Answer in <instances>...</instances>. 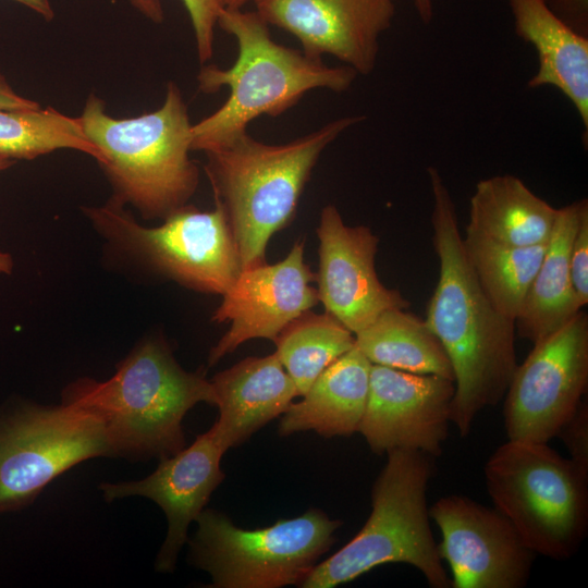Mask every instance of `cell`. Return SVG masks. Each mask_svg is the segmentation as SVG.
<instances>
[{"mask_svg":"<svg viewBox=\"0 0 588 588\" xmlns=\"http://www.w3.org/2000/svg\"><path fill=\"white\" fill-rule=\"evenodd\" d=\"M428 175L432 244L440 268L425 321L450 359L455 383L451 422L466 437L477 415L505 395L517 367L516 327L492 305L473 271L441 174L429 167Z\"/></svg>","mask_w":588,"mask_h":588,"instance_id":"obj_1","label":"cell"},{"mask_svg":"<svg viewBox=\"0 0 588 588\" xmlns=\"http://www.w3.org/2000/svg\"><path fill=\"white\" fill-rule=\"evenodd\" d=\"M95 413L112 456L130 461L169 457L185 448L182 421L198 403L216 405L210 381L184 370L162 339L140 342L105 381L70 383L62 401Z\"/></svg>","mask_w":588,"mask_h":588,"instance_id":"obj_2","label":"cell"},{"mask_svg":"<svg viewBox=\"0 0 588 588\" xmlns=\"http://www.w3.org/2000/svg\"><path fill=\"white\" fill-rule=\"evenodd\" d=\"M217 25L235 38L237 57L228 69L200 68L199 91L212 94L226 86L230 94L218 110L193 124L192 150L219 147L247 131L260 115L283 114L314 89L346 91L358 75L350 66H329L322 59L274 41L256 11L221 10Z\"/></svg>","mask_w":588,"mask_h":588,"instance_id":"obj_3","label":"cell"},{"mask_svg":"<svg viewBox=\"0 0 588 588\" xmlns=\"http://www.w3.org/2000/svg\"><path fill=\"white\" fill-rule=\"evenodd\" d=\"M363 120V115L342 117L283 144H267L244 131L204 151L215 205L229 221L242 270L266 262L270 237L294 218L323 150Z\"/></svg>","mask_w":588,"mask_h":588,"instance_id":"obj_4","label":"cell"},{"mask_svg":"<svg viewBox=\"0 0 588 588\" xmlns=\"http://www.w3.org/2000/svg\"><path fill=\"white\" fill-rule=\"evenodd\" d=\"M78 118L102 155L98 164L112 186V199L133 206L147 220L164 219L188 205L199 168L189 157L193 124L174 82L167 84L155 111L118 119L90 93Z\"/></svg>","mask_w":588,"mask_h":588,"instance_id":"obj_5","label":"cell"},{"mask_svg":"<svg viewBox=\"0 0 588 588\" xmlns=\"http://www.w3.org/2000/svg\"><path fill=\"white\" fill-rule=\"evenodd\" d=\"M371 491V513L358 534L315 565L303 588H332L387 563L418 569L432 588L452 587L430 527L427 491L432 456L392 450Z\"/></svg>","mask_w":588,"mask_h":588,"instance_id":"obj_6","label":"cell"},{"mask_svg":"<svg viewBox=\"0 0 588 588\" xmlns=\"http://www.w3.org/2000/svg\"><path fill=\"white\" fill-rule=\"evenodd\" d=\"M494 509L536 554L566 560L585 539L588 473L548 443L509 440L485 465Z\"/></svg>","mask_w":588,"mask_h":588,"instance_id":"obj_7","label":"cell"},{"mask_svg":"<svg viewBox=\"0 0 588 588\" xmlns=\"http://www.w3.org/2000/svg\"><path fill=\"white\" fill-rule=\"evenodd\" d=\"M189 543L191 563L211 576L213 588L298 585L334 543L341 520L310 509L258 529L236 527L224 514L203 510Z\"/></svg>","mask_w":588,"mask_h":588,"instance_id":"obj_8","label":"cell"},{"mask_svg":"<svg viewBox=\"0 0 588 588\" xmlns=\"http://www.w3.org/2000/svg\"><path fill=\"white\" fill-rule=\"evenodd\" d=\"M83 210L118 250L193 290L222 296L242 271L231 226L218 205L211 211L186 205L152 228L139 224L112 198Z\"/></svg>","mask_w":588,"mask_h":588,"instance_id":"obj_9","label":"cell"},{"mask_svg":"<svg viewBox=\"0 0 588 588\" xmlns=\"http://www.w3.org/2000/svg\"><path fill=\"white\" fill-rule=\"evenodd\" d=\"M110 456L102 420L73 404L22 403L0 414V514L29 504L58 476Z\"/></svg>","mask_w":588,"mask_h":588,"instance_id":"obj_10","label":"cell"},{"mask_svg":"<svg viewBox=\"0 0 588 588\" xmlns=\"http://www.w3.org/2000/svg\"><path fill=\"white\" fill-rule=\"evenodd\" d=\"M588 384V315L534 343L504 395L509 440L548 443L583 401Z\"/></svg>","mask_w":588,"mask_h":588,"instance_id":"obj_11","label":"cell"},{"mask_svg":"<svg viewBox=\"0 0 588 588\" xmlns=\"http://www.w3.org/2000/svg\"><path fill=\"white\" fill-rule=\"evenodd\" d=\"M429 515L442 536L438 549L453 588L526 586L536 553L498 510L452 494L434 502Z\"/></svg>","mask_w":588,"mask_h":588,"instance_id":"obj_12","label":"cell"},{"mask_svg":"<svg viewBox=\"0 0 588 588\" xmlns=\"http://www.w3.org/2000/svg\"><path fill=\"white\" fill-rule=\"evenodd\" d=\"M453 380L371 365L358 432L376 454L413 450L438 456L449 433Z\"/></svg>","mask_w":588,"mask_h":588,"instance_id":"obj_13","label":"cell"},{"mask_svg":"<svg viewBox=\"0 0 588 588\" xmlns=\"http://www.w3.org/2000/svg\"><path fill=\"white\" fill-rule=\"evenodd\" d=\"M304 246L298 240L281 261L241 271L212 317L230 322V328L211 348L210 366L248 340L274 341L291 321L317 305L318 292L311 285L316 273L305 264Z\"/></svg>","mask_w":588,"mask_h":588,"instance_id":"obj_14","label":"cell"},{"mask_svg":"<svg viewBox=\"0 0 588 588\" xmlns=\"http://www.w3.org/2000/svg\"><path fill=\"white\" fill-rule=\"evenodd\" d=\"M317 235L318 298L351 332L356 334L389 309L409 307L400 291L380 282L375 265L379 240L368 226L346 225L338 208L327 205Z\"/></svg>","mask_w":588,"mask_h":588,"instance_id":"obj_15","label":"cell"},{"mask_svg":"<svg viewBox=\"0 0 588 588\" xmlns=\"http://www.w3.org/2000/svg\"><path fill=\"white\" fill-rule=\"evenodd\" d=\"M268 24L293 35L311 58L330 54L358 75L376 68L380 36L390 28L394 0H254Z\"/></svg>","mask_w":588,"mask_h":588,"instance_id":"obj_16","label":"cell"},{"mask_svg":"<svg viewBox=\"0 0 588 588\" xmlns=\"http://www.w3.org/2000/svg\"><path fill=\"white\" fill-rule=\"evenodd\" d=\"M226 450L212 428L177 453L159 460L154 473L139 480L102 482L107 502L143 497L157 503L166 514L168 530L157 554L156 569L172 573L179 553L187 542V531L205 509L211 493L224 479L220 462Z\"/></svg>","mask_w":588,"mask_h":588,"instance_id":"obj_17","label":"cell"},{"mask_svg":"<svg viewBox=\"0 0 588 588\" xmlns=\"http://www.w3.org/2000/svg\"><path fill=\"white\" fill-rule=\"evenodd\" d=\"M210 383L219 407L211 428L226 451L283 414L299 396L275 353L247 357L217 373Z\"/></svg>","mask_w":588,"mask_h":588,"instance_id":"obj_18","label":"cell"},{"mask_svg":"<svg viewBox=\"0 0 588 588\" xmlns=\"http://www.w3.org/2000/svg\"><path fill=\"white\" fill-rule=\"evenodd\" d=\"M515 34L530 44L538 58L536 74L528 87L552 86L576 109L583 127V145L588 134V38L560 21L543 0H506Z\"/></svg>","mask_w":588,"mask_h":588,"instance_id":"obj_19","label":"cell"},{"mask_svg":"<svg viewBox=\"0 0 588 588\" xmlns=\"http://www.w3.org/2000/svg\"><path fill=\"white\" fill-rule=\"evenodd\" d=\"M371 363L354 345L314 381L303 400L283 413L280 436L314 430L323 437H348L358 431L368 390Z\"/></svg>","mask_w":588,"mask_h":588,"instance_id":"obj_20","label":"cell"},{"mask_svg":"<svg viewBox=\"0 0 588 588\" xmlns=\"http://www.w3.org/2000/svg\"><path fill=\"white\" fill-rule=\"evenodd\" d=\"M556 212L517 176L494 175L476 184L466 233L512 246L546 244Z\"/></svg>","mask_w":588,"mask_h":588,"instance_id":"obj_21","label":"cell"},{"mask_svg":"<svg viewBox=\"0 0 588 588\" xmlns=\"http://www.w3.org/2000/svg\"><path fill=\"white\" fill-rule=\"evenodd\" d=\"M585 200L558 208L543 258L516 318L518 335L532 344L581 310L572 286L569 252Z\"/></svg>","mask_w":588,"mask_h":588,"instance_id":"obj_22","label":"cell"},{"mask_svg":"<svg viewBox=\"0 0 588 588\" xmlns=\"http://www.w3.org/2000/svg\"><path fill=\"white\" fill-rule=\"evenodd\" d=\"M355 346L373 365L454 381L450 359L425 319L393 308L355 334Z\"/></svg>","mask_w":588,"mask_h":588,"instance_id":"obj_23","label":"cell"},{"mask_svg":"<svg viewBox=\"0 0 588 588\" xmlns=\"http://www.w3.org/2000/svg\"><path fill=\"white\" fill-rule=\"evenodd\" d=\"M465 253L483 292L516 321L546 252V244L512 246L465 232Z\"/></svg>","mask_w":588,"mask_h":588,"instance_id":"obj_24","label":"cell"},{"mask_svg":"<svg viewBox=\"0 0 588 588\" xmlns=\"http://www.w3.org/2000/svg\"><path fill=\"white\" fill-rule=\"evenodd\" d=\"M274 352L304 395L319 375L355 345V334L328 313L307 310L273 341Z\"/></svg>","mask_w":588,"mask_h":588,"instance_id":"obj_25","label":"cell"},{"mask_svg":"<svg viewBox=\"0 0 588 588\" xmlns=\"http://www.w3.org/2000/svg\"><path fill=\"white\" fill-rule=\"evenodd\" d=\"M59 149L77 150L98 163L102 161L78 117L63 114L52 107L0 109V157L32 160Z\"/></svg>","mask_w":588,"mask_h":588,"instance_id":"obj_26","label":"cell"},{"mask_svg":"<svg viewBox=\"0 0 588 588\" xmlns=\"http://www.w3.org/2000/svg\"><path fill=\"white\" fill-rule=\"evenodd\" d=\"M189 15L196 42L197 58L206 64L213 56L215 29L222 10L216 0H182Z\"/></svg>","mask_w":588,"mask_h":588,"instance_id":"obj_27","label":"cell"},{"mask_svg":"<svg viewBox=\"0 0 588 588\" xmlns=\"http://www.w3.org/2000/svg\"><path fill=\"white\" fill-rule=\"evenodd\" d=\"M569 271L577 305L588 304V200L586 199L571 244Z\"/></svg>","mask_w":588,"mask_h":588,"instance_id":"obj_28","label":"cell"},{"mask_svg":"<svg viewBox=\"0 0 588 588\" xmlns=\"http://www.w3.org/2000/svg\"><path fill=\"white\" fill-rule=\"evenodd\" d=\"M560 437L571 453V460L588 473V407L581 401L571 417L561 426Z\"/></svg>","mask_w":588,"mask_h":588,"instance_id":"obj_29","label":"cell"},{"mask_svg":"<svg viewBox=\"0 0 588 588\" xmlns=\"http://www.w3.org/2000/svg\"><path fill=\"white\" fill-rule=\"evenodd\" d=\"M543 2L566 26L588 38V0H543Z\"/></svg>","mask_w":588,"mask_h":588,"instance_id":"obj_30","label":"cell"},{"mask_svg":"<svg viewBox=\"0 0 588 588\" xmlns=\"http://www.w3.org/2000/svg\"><path fill=\"white\" fill-rule=\"evenodd\" d=\"M40 105L29 98L19 95L3 74L0 73V109L27 110L39 108Z\"/></svg>","mask_w":588,"mask_h":588,"instance_id":"obj_31","label":"cell"},{"mask_svg":"<svg viewBox=\"0 0 588 588\" xmlns=\"http://www.w3.org/2000/svg\"><path fill=\"white\" fill-rule=\"evenodd\" d=\"M145 17L160 24L164 21V9L161 0H128Z\"/></svg>","mask_w":588,"mask_h":588,"instance_id":"obj_32","label":"cell"},{"mask_svg":"<svg viewBox=\"0 0 588 588\" xmlns=\"http://www.w3.org/2000/svg\"><path fill=\"white\" fill-rule=\"evenodd\" d=\"M28 9L33 10L46 21H51L54 16V11L49 0H13Z\"/></svg>","mask_w":588,"mask_h":588,"instance_id":"obj_33","label":"cell"},{"mask_svg":"<svg viewBox=\"0 0 588 588\" xmlns=\"http://www.w3.org/2000/svg\"><path fill=\"white\" fill-rule=\"evenodd\" d=\"M415 10L420 21L429 24L433 16L432 0H413Z\"/></svg>","mask_w":588,"mask_h":588,"instance_id":"obj_34","label":"cell"},{"mask_svg":"<svg viewBox=\"0 0 588 588\" xmlns=\"http://www.w3.org/2000/svg\"><path fill=\"white\" fill-rule=\"evenodd\" d=\"M254 0H216L218 5L222 10H240L245 7L246 3Z\"/></svg>","mask_w":588,"mask_h":588,"instance_id":"obj_35","label":"cell"},{"mask_svg":"<svg viewBox=\"0 0 588 588\" xmlns=\"http://www.w3.org/2000/svg\"><path fill=\"white\" fill-rule=\"evenodd\" d=\"M13 270V258L10 254L0 252V273L10 274Z\"/></svg>","mask_w":588,"mask_h":588,"instance_id":"obj_36","label":"cell"},{"mask_svg":"<svg viewBox=\"0 0 588 588\" xmlns=\"http://www.w3.org/2000/svg\"><path fill=\"white\" fill-rule=\"evenodd\" d=\"M13 164H14V160L5 158V157H0V172L9 169Z\"/></svg>","mask_w":588,"mask_h":588,"instance_id":"obj_37","label":"cell"}]
</instances>
